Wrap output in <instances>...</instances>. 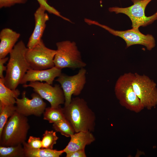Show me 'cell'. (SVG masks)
<instances>
[{"label":"cell","mask_w":157,"mask_h":157,"mask_svg":"<svg viewBox=\"0 0 157 157\" xmlns=\"http://www.w3.org/2000/svg\"><path fill=\"white\" fill-rule=\"evenodd\" d=\"M25 156L26 157H59L64 153L63 150L42 148L33 149L26 142L22 144Z\"/></svg>","instance_id":"e0dca14e"},{"label":"cell","mask_w":157,"mask_h":157,"mask_svg":"<svg viewBox=\"0 0 157 157\" xmlns=\"http://www.w3.org/2000/svg\"><path fill=\"white\" fill-rule=\"evenodd\" d=\"M9 58L6 57L4 58L0 59V78H4L3 75V72L6 71L7 66H4V64L9 60Z\"/></svg>","instance_id":"83f0119b"},{"label":"cell","mask_w":157,"mask_h":157,"mask_svg":"<svg viewBox=\"0 0 157 157\" xmlns=\"http://www.w3.org/2000/svg\"><path fill=\"white\" fill-rule=\"evenodd\" d=\"M16 111V107L14 105H5L0 103V136L8 118Z\"/></svg>","instance_id":"7402d4cb"},{"label":"cell","mask_w":157,"mask_h":157,"mask_svg":"<svg viewBox=\"0 0 157 157\" xmlns=\"http://www.w3.org/2000/svg\"><path fill=\"white\" fill-rule=\"evenodd\" d=\"M27 144L33 149H40L42 148V141L39 137L31 136L27 141Z\"/></svg>","instance_id":"d4e9b609"},{"label":"cell","mask_w":157,"mask_h":157,"mask_svg":"<svg viewBox=\"0 0 157 157\" xmlns=\"http://www.w3.org/2000/svg\"><path fill=\"white\" fill-rule=\"evenodd\" d=\"M86 69L82 68L74 75L61 73L56 80L60 84L64 93V106L70 103L72 95L78 96L81 93L86 83Z\"/></svg>","instance_id":"30bf717a"},{"label":"cell","mask_w":157,"mask_h":157,"mask_svg":"<svg viewBox=\"0 0 157 157\" xmlns=\"http://www.w3.org/2000/svg\"><path fill=\"white\" fill-rule=\"evenodd\" d=\"M133 4L126 8L110 7L108 10L116 14L122 13L127 15L131 19L132 28L139 31V28L146 26L157 20V11L153 15L147 17L145 10L147 5L152 0H131Z\"/></svg>","instance_id":"8992f818"},{"label":"cell","mask_w":157,"mask_h":157,"mask_svg":"<svg viewBox=\"0 0 157 157\" xmlns=\"http://www.w3.org/2000/svg\"><path fill=\"white\" fill-rule=\"evenodd\" d=\"M27 0H0V8L10 7L16 4H25Z\"/></svg>","instance_id":"484cf974"},{"label":"cell","mask_w":157,"mask_h":157,"mask_svg":"<svg viewBox=\"0 0 157 157\" xmlns=\"http://www.w3.org/2000/svg\"><path fill=\"white\" fill-rule=\"evenodd\" d=\"M24 88L30 87L33 91L43 99L48 101L51 107L58 106L64 104L65 97L61 86L56 84L54 86L45 82L36 81L30 82L29 83L23 84Z\"/></svg>","instance_id":"8fae6325"},{"label":"cell","mask_w":157,"mask_h":157,"mask_svg":"<svg viewBox=\"0 0 157 157\" xmlns=\"http://www.w3.org/2000/svg\"><path fill=\"white\" fill-rule=\"evenodd\" d=\"M85 22L89 25H95L101 27L111 34L122 38L125 42L126 47L134 45L140 44L145 47L149 51L151 50L156 46V41L151 35H144L139 31L132 28L124 31L115 30L110 27L100 24L97 22L85 18Z\"/></svg>","instance_id":"ba28073f"},{"label":"cell","mask_w":157,"mask_h":157,"mask_svg":"<svg viewBox=\"0 0 157 157\" xmlns=\"http://www.w3.org/2000/svg\"><path fill=\"white\" fill-rule=\"evenodd\" d=\"M132 83L135 92L144 108L150 110L157 105L156 83L148 76L133 73Z\"/></svg>","instance_id":"52a82bcc"},{"label":"cell","mask_w":157,"mask_h":157,"mask_svg":"<svg viewBox=\"0 0 157 157\" xmlns=\"http://www.w3.org/2000/svg\"><path fill=\"white\" fill-rule=\"evenodd\" d=\"M56 45L57 49L53 60L55 66L62 69L65 68H81L86 66L75 42L63 41L57 42Z\"/></svg>","instance_id":"5b68a950"},{"label":"cell","mask_w":157,"mask_h":157,"mask_svg":"<svg viewBox=\"0 0 157 157\" xmlns=\"http://www.w3.org/2000/svg\"><path fill=\"white\" fill-rule=\"evenodd\" d=\"M39 3L40 6H44L46 11L50 13L54 14L57 16L61 17L64 20L70 22H72L69 19L62 16L60 13L52 6H50L47 2V0H37Z\"/></svg>","instance_id":"cb8c5ba5"},{"label":"cell","mask_w":157,"mask_h":157,"mask_svg":"<svg viewBox=\"0 0 157 157\" xmlns=\"http://www.w3.org/2000/svg\"><path fill=\"white\" fill-rule=\"evenodd\" d=\"M65 117L70 123L75 132L94 131L96 124L94 113L85 100L72 98L70 103L63 108Z\"/></svg>","instance_id":"6da1fadb"},{"label":"cell","mask_w":157,"mask_h":157,"mask_svg":"<svg viewBox=\"0 0 157 157\" xmlns=\"http://www.w3.org/2000/svg\"><path fill=\"white\" fill-rule=\"evenodd\" d=\"M20 36L9 28L3 29L0 32V59L4 58L10 53Z\"/></svg>","instance_id":"2e32d148"},{"label":"cell","mask_w":157,"mask_h":157,"mask_svg":"<svg viewBox=\"0 0 157 157\" xmlns=\"http://www.w3.org/2000/svg\"><path fill=\"white\" fill-rule=\"evenodd\" d=\"M26 92L24 91L22 98H16V111L26 117L32 115L41 116L46 108V103L35 92L31 94V99L26 97Z\"/></svg>","instance_id":"7c38bea8"},{"label":"cell","mask_w":157,"mask_h":157,"mask_svg":"<svg viewBox=\"0 0 157 157\" xmlns=\"http://www.w3.org/2000/svg\"><path fill=\"white\" fill-rule=\"evenodd\" d=\"M30 126L27 117L17 111L10 117L0 136L1 146L8 147L25 142Z\"/></svg>","instance_id":"3957f363"},{"label":"cell","mask_w":157,"mask_h":157,"mask_svg":"<svg viewBox=\"0 0 157 157\" xmlns=\"http://www.w3.org/2000/svg\"><path fill=\"white\" fill-rule=\"evenodd\" d=\"M20 94L18 89L12 90L4 84V78H0V103L5 105H14Z\"/></svg>","instance_id":"ac0fdd59"},{"label":"cell","mask_w":157,"mask_h":157,"mask_svg":"<svg viewBox=\"0 0 157 157\" xmlns=\"http://www.w3.org/2000/svg\"><path fill=\"white\" fill-rule=\"evenodd\" d=\"M43 119L53 123L65 118L63 108L60 105L56 107L46 108L43 113Z\"/></svg>","instance_id":"d6986e66"},{"label":"cell","mask_w":157,"mask_h":157,"mask_svg":"<svg viewBox=\"0 0 157 157\" xmlns=\"http://www.w3.org/2000/svg\"><path fill=\"white\" fill-rule=\"evenodd\" d=\"M56 52V50L47 47L42 39L33 48H27L25 57L31 69H45L55 66L53 60Z\"/></svg>","instance_id":"9c48e42d"},{"label":"cell","mask_w":157,"mask_h":157,"mask_svg":"<svg viewBox=\"0 0 157 157\" xmlns=\"http://www.w3.org/2000/svg\"><path fill=\"white\" fill-rule=\"evenodd\" d=\"M53 128L62 135L70 137L75 132L70 122L65 118L53 124Z\"/></svg>","instance_id":"44dd1931"},{"label":"cell","mask_w":157,"mask_h":157,"mask_svg":"<svg viewBox=\"0 0 157 157\" xmlns=\"http://www.w3.org/2000/svg\"><path fill=\"white\" fill-rule=\"evenodd\" d=\"M27 49L21 40L16 44L9 53L4 80L5 85L11 89H17L27 71L31 69L25 57Z\"/></svg>","instance_id":"7a4b0ae2"},{"label":"cell","mask_w":157,"mask_h":157,"mask_svg":"<svg viewBox=\"0 0 157 157\" xmlns=\"http://www.w3.org/2000/svg\"><path fill=\"white\" fill-rule=\"evenodd\" d=\"M66 147L63 149L66 154L78 150L85 149L86 146L95 141V138L92 132L81 131L72 135Z\"/></svg>","instance_id":"9a60e30c"},{"label":"cell","mask_w":157,"mask_h":157,"mask_svg":"<svg viewBox=\"0 0 157 157\" xmlns=\"http://www.w3.org/2000/svg\"><path fill=\"white\" fill-rule=\"evenodd\" d=\"M61 73V69L55 66L42 70L30 69L27 71L24 76L20 84H26L29 81H44L52 85L55 78L58 77Z\"/></svg>","instance_id":"5bb4252c"},{"label":"cell","mask_w":157,"mask_h":157,"mask_svg":"<svg viewBox=\"0 0 157 157\" xmlns=\"http://www.w3.org/2000/svg\"><path fill=\"white\" fill-rule=\"evenodd\" d=\"M59 138L56 134V131L53 130L44 131L42 141V148L53 149Z\"/></svg>","instance_id":"603a6c76"},{"label":"cell","mask_w":157,"mask_h":157,"mask_svg":"<svg viewBox=\"0 0 157 157\" xmlns=\"http://www.w3.org/2000/svg\"><path fill=\"white\" fill-rule=\"evenodd\" d=\"M22 144L8 147L0 146V157H25Z\"/></svg>","instance_id":"ffe728a7"},{"label":"cell","mask_w":157,"mask_h":157,"mask_svg":"<svg viewBox=\"0 0 157 157\" xmlns=\"http://www.w3.org/2000/svg\"><path fill=\"white\" fill-rule=\"evenodd\" d=\"M133 73H125L117 79L114 87L115 95L120 104L130 111L138 113L144 108L132 83Z\"/></svg>","instance_id":"277c9868"},{"label":"cell","mask_w":157,"mask_h":157,"mask_svg":"<svg viewBox=\"0 0 157 157\" xmlns=\"http://www.w3.org/2000/svg\"><path fill=\"white\" fill-rule=\"evenodd\" d=\"M66 157H86L85 149L77 150L66 154Z\"/></svg>","instance_id":"4316f807"},{"label":"cell","mask_w":157,"mask_h":157,"mask_svg":"<svg viewBox=\"0 0 157 157\" xmlns=\"http://www.w3.org/2000/svg\"><path fill=\"white\" fill-rule=\"evenodd\" d=\"M46 11L44 6H40L34 13L35 26L26 46L28 49L33 48L42 40V37L46 27V22L49 19Z\"/></svg>","instance_id":"4fadbf2b"}]
</instances>
